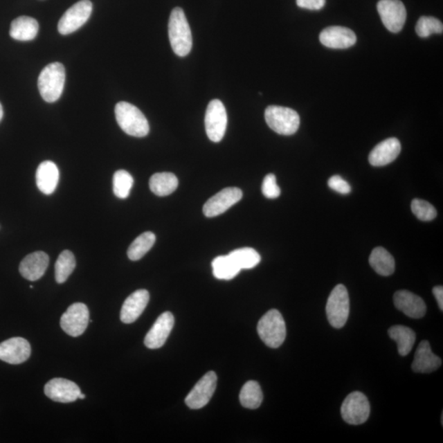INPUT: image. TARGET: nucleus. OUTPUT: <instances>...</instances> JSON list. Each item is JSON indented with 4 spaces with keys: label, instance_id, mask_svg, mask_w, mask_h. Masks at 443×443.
<instances>
[{
    "label": "nucleus",
    "instance_id": "1a4fd4ad",
    "mask_svg": "<svg viewBox=\"0 0 443 443\" xmlns=\"http://www.w3.org/2000/svg\"><path fill=\"white\" fill-rule=\"evenodd\" d=\"M90 0H81L66 10L57 25L60 34L66 35L76 32L90 19L92 12Z\"/></svg>",
    "mask_w": 443,
    "mask_h": 443
},
{
    "label": "nucleus",
    "instance_id": "ea45409f",
    "mask_svg": "<svg viewBox=\"0 0 443 443\" xmlns=\"http://www.w3.org/2000/svg\"><path fill=\"white\" fill-rule=\"evenodd\" d=\"M3 116V106L1 104H0V122H1Z\"/></svg>",
    "mask_w": 443,
    "mask_h": 443
},
{
    "label": "nucleus",
    "instance_id": "dca6fc26",
    "mask_svg": "<svg viewBox=\"0 0 443 443\" xmlns=\"http://www.w3.org/2000/svg\"><path fill=\"white\" fill-rule=\"evenodd\" d=\"M44 393L52 401L69 403L78 400L81 390L72 381L65 379H54L48 381L46 384Z\"/></svg>",
    "mask_w": 443,
    "mask_h": 443
},
{
    "label": "nucleus",
    "instance_id": "f03ea898",
    "mask_svg": "<svg viewBox=\"0 0 443 443\" xmlns=\"http://www.w3.org/2000/svg\"><path fill=\"white\" fill-rule=\"evenodd\" d=\"M115 116L121 129L127 135L144 137L149 134L150 125L141 111L127 102H119L115 107Z\"/></svg>",
    "mask_w": 443,
    "mask_h": 443
},
{
    "label": "nucleus",
    "instance_id": "ddd939ff",
    "mask_svg": "<svg viewBox=\"0 0 443 443\" xmlns=\"http://www.w3.org/2000/svg\"><path fill=\"white\" fill-rule=\"evenodd\" d=\"M242 199L241 189L237 188H224L219 193L208 199L203 207V213L208 218H214L224 214L230 208Z\"/></svg>",
    "mask_w": 443,
    "mask_h": 443
},
{
    "label": "nucleus",
    "instance_id": "6e6552de",
    "mask_svg": "<svg viewBox=\"0 0 443 443\" xmlns=\"http://www.w3.org/2000/svg\"><path fill=\"white\" fill-rule=\"evenodd\" d=\"M341 414L345 422L349 424L359 425L366 422L370 414V402L365 394L354 392L345 397Z\"/></svg>",
    "mask_w": 443,
    "mask_h": 443
},
{
    "label": "nucleus",
    "instance_id": "6ab92c4d",
    "mask_svg": "<svg viewBox=\"0 0 443 443\" xmlns=\"http://www.w3.org/2000/svg\"><path fill=\"white\" fill-rule=\"evenodd\" d=\"M149 300L148 291L141 289L133 292L123 305L120 314L122 322L124 323H134L147 307Z\"/></svg>",
    "mask_w": 443,
    "mask_h": 443
},
{
    "label": "nucleus",
    "instance_id": "c9c22d12",
    "mask_svg": "<svg viewBox=\"0 0 443 443\" xmlns=\"http://www.w3.org/2000/svg\"><path fill=\"white\" fill-rule=\"evenodd\" d=\"M262 193L266 198L276 199L281 195V189L277 184L276 176L266 175L262 184Z\"/></svg>",
    "mask_w": 443,
    "mask_h": 443
},
{
    "label": "nucleus",
    "instance_id": "20e7f679",
    "mask_svg": "<svg viewBox=\"0 0 443 443\" xmlns=\"http://www.w3.org/2000/svg\"><path fill=\"white\" fill-rule=\"evenodd\" d=\"M257 332L260 339L268 347H280L284 343L287 336L286 323L282 314L277 309L269 310L260 318Z\"/></svg>",
    "mask_w": 443,
    "mask_h": 443
},
{
    "label": "nucleus",
    "instance_id": "4c0bfd02",
    "mask_svg": "<svg viewBox=\"0 0 443 443\" xmlns=\"http://www.w3.org/2000/svg\"><path fill=\"white\" fill-rule=\"evenodd\" d=\"M325 3L326 0H296L298 7L309 10H320Z\"/></svg>",
    "mask_w": 443,
    "mask_h": 443
},
{
    "label": "nucleus",
    "instance_id": "7c9ffc66",
    "mask_svg": "<svg viewBox=\"0 0 443 443\" xmlns=\"http://www.w3.org/2000/svg\"><path fill=\"white\" fill-rule=\"evenodd\" d=\"M228 255L241 270L253 269L261 260L258 252L251 247L240 248L232 251Z\"/></svg>",
    "mask_w": 443,
    "mask_h": 443
},
{
    "label": "nucleus",
    "instance_id": "b1692460",
    "mask_svg": "<svg viewBox=\"0 0 443 443\" xmlns=\"http://www.w3.org/2000/svg\"><path fill=\"white\" fill-rule=\"evenodd\" d=\"M38 21L33 17L28 16H21L13 20L10 34V37L17 41L30 42L33 41L38 34Z\"/></svg>",
    "mask_w": 443,
    "mask_h": 443
},
{
    "label": "nucleus",
    "instance_id": "9d476101",
    "mask_svg": "<svg viewBox=\"0 0 443 443\" xmlns=\"http://www.w3.org/2000/svg\"><path fill=\"white\" fill-rule=\"evenodd\" d=\"M377 10L389 32H401L406 21V7L401 0H380L377 4Z\"/></svg>",
    "mask_w": 443,
    "mask_h": 443
},
{
    "label": "nucleus",
    "instance_id": "2eb2a0df",
    "mask_svg": "<svg viewBox=\"0 0 443 443\" xmlns=\"http://www.w3.org/2000/svg\"><path fill=\"white\" fill-rule=\"evenodd\" d=\"M174 326V316L171 312H165L159 316L152 329L145 338V345L150 349H158L165 344L172 327Z\"/></svg>",
    "mask_w": 443,
    "mask_h": 443
},
{
    "label": "nucleus",
    "instance_id": "9b49d317",
    "mask_svg": "<svg viewBox=\"0 0 443 443\" xmlns=\"http://www.w3.org/2000/svg\"><path fill=\"white\" fill-rule=\"evenodd\" d=\"M89 320L90 312L87 305L83 303H74L70 305L62 316L60 326L66 334L76 338L86 331Z\"/></svg>",
    "mask_w": 443,
    "mask_h": 443
},
{
    "label": "nucleus",
    "instance_id": "a211bd4d",
    "mask_svg": "<svg viewBox=\"0 0 443 443\" xmlns=\"http://www.w3.org/2000/svg\"><path fill=\"white\" fill-rule=\"evenodd\" d=\"M397 309L412 318H421L426 314V305L419 296L406 290L397 291L393 296Z\"/></svg>",
    "mask_w": 443,
    "mask_h": 443
},
{
    "label": "nucleus",
    "instance_id": "412c9836",
    "mask_svg": "<svg viewBox=\"0 0 443 443\" xmlns=\"http://www.w3.org/2000/svg\"><path fill=\"white\" fill-rule=\"evenodd\" d=\"M50 263V259L43 251H37L26 255L19 266L21 275L29 281H37L41 278Z\"/></svg>",
    "mask_w": 443,
    "mask_h": 443
},
{
    "label": "nucleus",
    "instance_id": "aec40b11",
    "mask_svg": "<svg viewBox=\"0 0 443 443\" xmlns=\"http://www.w3.org/2000/svg\"><path fill=\"white\" fill-rule=\"evenodd\" d=\"M401 150V145L398 139L388 138L377 145L372 150L369 161L372 166L382 167L389 165L398 157Z\"/></svg>",
    "mask_w": 443,
    "mask_h": 443
},
{
    "label": "nucleus",
    "instance_id": "4be33fe9",
    "mask_svg": "<svg viewBox=\"0 0 443 443\" xmlns=\"http://www.w3.org/2000/svg\"><path fill=\"white\" fill-rule=\"evenodd\" d=\"M442 365V360L433 353L428 341H422L416 350L412 370L415 373L428 374L436 371Z\"/></svg>",
    "mask_w": 443,
    "mask_h": 443
},
{
    "label": "nucleus",
    "instance_id": "a878e982",
    "mask_svg": "<svg viewBox=\"0 0 443 443\" xmlns=\"http://www.w3.org/2000/svg\"><path fill=\"white\" fill-rule=\"evenodd\" d=\"M179 187V180L172 172H158L150 179V188L158 197H167Z\"/></svg>",
    "mask_w": 443,
    "mask_h": 443
},
{
    "label": "nucleus",
    "instance_id": "58836bf2",
    "mask_svg": "<svg viewBox=\"0 0 443 443\" xmlns=\"http://www.w3.org/2000/svg\"><path fill=\"white\" fill-rule=\"evenodd\" d=\"M433 293L437 301L438 307L441 311L443 310V287L442 286H436L433 288Z\"/></svg>",
    "mask_w": 443,
    "mask_h": 443
},
{
    "label": "nucleus",
    "instance_id": "a19ab883",
    "mask_svg": "<svg viewBox=\"0 0 443 443\" xmlns=\"http://www.w3.org/2000/svg\"><path fill=\"white\" fill-rule=\"evenodd\" d=\"M78 398H79V399H85V398H86V396H85V395H84V394H82V393L81 392V393H80V395H79Z\"/></svg>",
    "mask_w": 443,
    "mask_h": 443
},
{
    "label": "nucleus",
    "instance_id": "f8f14e48",
    "mask_svg": "<svg viewBox=\"0 0 443 443\" xmlns=\"http://www.w3.org/2000/svg\"><path fill=\"white\" fill-rule=\"evenodd\" d=\"M217 375L215 372H208L202 379H199L196 386L193 388L185 399L186 404L190 409L198 410L203 408L208 403L216 390Z\"/></svg>",
    "mask_w": 443,
    "mask_h": 443
},
{
    "label": "nucleus",
    "instance_id": "4468645a",
    "mask_svg": "<svg viewBox=\"0 0 443 443\" xmlns=\"http://www.w3.org/2000/svg\"><path fill=\"white\" fill-rule=\"evenodd\" d=\"M30 345L25 338H12L0 343V360L11 365H19L30 356Z\"/></svg>",
    "mask_w": 443,
    "mask_h": 443
},
{
    "label": "nucleus",
    "instance_id": "c85d7f7f",
    "mask_svg": "<svg viewBox=\"0 0 443 443\" xmlns=\"http://www.w3.org/2000/svg\"><path fill=\"white\" fill-rule=\"evenodd\" d=\"M263 392L260 384L255 381H248L240 392V402L245 408H259L263 401Z\"/></svg>",
    "mask_w": 443,
    "mask_h": 443
},
{
    "label": "nucleus",
    "instance_id": "393cba45",
    "mask_svg": "<svg viewBox=\"0 0 443 443\" xmlns=\"http://www.w3.org/2000/svg\"><path fill=\"white\" fill-rule=\"evenodd\" d=\"M370 264L381 276L392 275L395 271V260L383 247H376L371 252Z\"/></svg>",
    "mask_w": 443,
    "mask_h": 443
},
{
    "label": "nucleus",
    "instance_id": "cd10ccee",
    "mask_svg": "<svg viewBox=\"0 0 443 443\" xmlns=\"http://www.w3.org/2000/svg\"><path fill=\"white\" fill-rule=\"evenodd\" d=\"M212 268L214 276L220 280H231L241 271L228 255L217 257L213 260Z\"/></svg>",
    "mask_w": 443,
    "mask_h": 443
},
{
    "label": "nucleus",
    "instance_id": "f704fd0d",
    "mask_svg": "<svg viewBox=\"0 0 443 443\" xmlns=\"http://www.w3.org/2000/svg\"><path fill=\"white\" fill-rule=\"evenodd\" d=\"M411 211L416 218L424 222L432 221L437 215L435 208L431 203L420 199H415L411 202Z\"/></svg>",
    "mask_w": 443,
    "mask_h": 443
},
{
    "label": "nucleus",
    "instance_id": "0eeeda50",
    "mask_svg": "<svg viewBox=\"0 0 443 443\" xmlns=\"http://www.w3.org/2000/svg\"><path fill=\"white\" fill-rule=\"evenodd\" d=\"M206 131L213 143L223 140L228 125V115L225 106L219 100H213L208 105L205 118Z\"/></svg>",
    "mask_w": 443,
    "mask_h": 443
},
{
    "label": "nucleus",
    "instance_id": "7ed1b4c3",
    "mask_svg": "<svg viewBox=\"0 0 443 443\" xmlns=\"http://www.w3.org/2000/svg\"><path fill=\"white\" fill-rule=\"evenodd\" d=\"M66 73L64 66L52 63L44 68L38 78V88L44 100L54 103L64 91Z\"/></svg>",
    "mask_w": 443,
    "mask_h": 443
},
{
    "label": "nucleus",
    "instance_id": "39448f33",
    "mask_svg": "<svg viewBox=\"0 0 443 443\" xmlns=\"http://www.w3.org/2000/svg\"><path fill=\"white\" fill-rule=\"evenodd\" d=\"M264 117L268 126L278 134L291 136L299 129V114L290 108L276 105L269 106L265 110Z\"/></svg>",
    "mask_w": 443,
    "mask_h": 443
},
{
    "label": "nucleus",
    "instance_id": "5701e85b",
    "mask_svg": "<svg viewBox=\"0 0 443 443\" xmlns=\"http://www.w3.org/2000/svg\"><path fill=\"white\" fill-rule=\"evenodd\" d=\"M37 185L44 195L50 196L55 192L60 180V171L52 161H44L39 165L35 174Z\"/></svg>",
    "mask_w": 443,
    "mask_h": 443
},
{
    "label": "nucleus",
    "instance_id": "473e14b6",
    "mask_svg": "<svg viewBox=\"0 0 443 443\" xmlns=\"http://www.w3.org/2000/svg\"><path fill=\"white\" fill-rule=\"evenodd\" d=\"M133 183H134V180L129 172L123 170L115 172L113 179L115 196L120 199H126L129 197Z\"/></svg>",
    "mask_w": 443,
    "mask_h": 443
},
{
    "label": "nucleus",
    "instance_id": "72a5a7b5",
    "mask_svg": "<svg viewBox=\"0 0 443 443\" xmlns=\"http://www.w3.org/2000/svg\"><path fill=\"white\" fill-rule=\"evenodd\" d=\"M415 32L421 38H427L432 34H442V21L433 17H421L415 26Z\"/></svg>",
    "mask_w": 443,
    "mask_h": 443
},
{
    "label": "nucleus",
    "instance_id": "bb28decb",
    "mask_svg": "<svg viewBox=\"0 0 443 443\" xmlns=\"http://www.w3.org/2000/svg\"><path fill=\"white\" fill-rule=\"evenodd\" d=\"M388 335L397 343L398 352L401 356H406L409 354L415 342V334L413 330L408 327L395 325L390 327Z\"/></svg>",
    "mask_w": 443,
    "mask_h": 443
},
{
    "label": "nucleus",
    "instance_id": "f3484780",
    "mask_svg": "<svg viewBox=\"0 0 443 443\" xmlns=\"http://www.w3.org/2000/svg\"><path fill=\"white\" fill-rule=\"evenodd\" d=\"M320 41L327 48L344 50L356 43V35L353 30L344 26H329L322 30Z\"/></svg>",
    "mask_w": 443,
    "mask_h": 443
},
{
    "label": "nucleus",
    "instance_id": "2f4dec72",
    "mask_svg": "<svg viewBox=\"0 0 443 443\" xmlns=\"http://www.w3.org/2000/svg\"><path fill=\"white\" fill-rule=\"evenodd\" d=\"M76 268V259L72 251H64L55 264V279L57 283H64Z\"/></svg>",
    "mask_w": 443,
    "mask_h": 443
},
{
    "label": "nucleus",
    "instance_id": "423d86ee",
    "mask_svg": "<svg viewBox=\"0 0 443 443\" xmlns=\"http://www.w3.org/2000/svg\"><path fill=\"white\" fill-rule=\"evenodd\" d=\"M327 320L335 329H342L350 313V299L347 288L343 284L332 289L326 305Z\"/></svg>",
    "mask_w": 443,
    "mask_h": 443
},
{
    "label": "nucleus",
    "instance_id": "f257e3e1",
    "mask_svg": "<svg viewBox=\"0 0 443 443\" xmlns=\"http://www.w3.org/2000/svg\"><path fill=\"white\" fill-rule=\"evenodd\" d=\"M168 37L172 51L177 56L185 57L192 48V35L184 11L181 8L172 10L168 21Z\"/></svg>",
    "mask_w": 443,
    "mask_h": 443
},
{
    "label": "nucleus",
    "instance_id": "e433bc0d",
    "mask_svg": "<svg viewBox=\"0 0 443 443\" xmlns=\"http://www.w3.org/2000/svg\"><path fill=\"white\" fill-rule=\"evenodd\" d=\"M327 185L332 190L342 195H347L352 192L351 186L342 177L338 175L331 177L329 181H327Z\"/></svg>",
    "mask_w": 443,
    "mask_h": 443
},
{
    "label": "nucleus",
    "instance_id": "c756f323",
    "mask_svg": "<svg viewBox=\"0 0 443 443\" xmlns=\"http://www.w3.org/2000/svg\"><path fill=\"white\" fill-rule=\"evenodd\" d=\"M156 240V237L152 232L141 234L128 248L127 256L132 261L139 260L150 251Z\"/></svg>",
    "mask_w": 443,
    "mask_h": 443
}]
</instances>
